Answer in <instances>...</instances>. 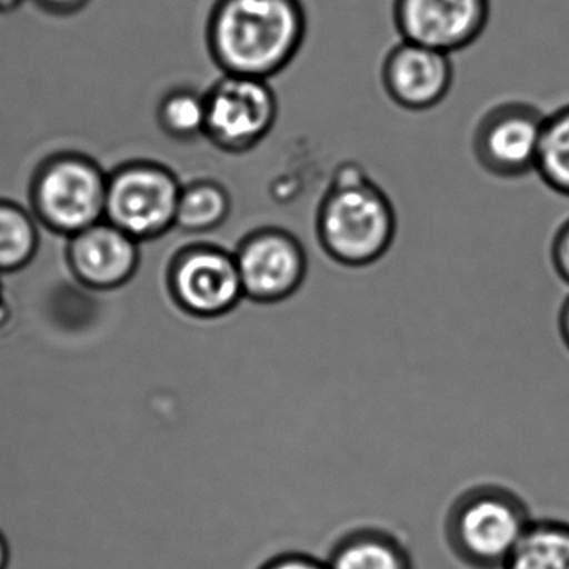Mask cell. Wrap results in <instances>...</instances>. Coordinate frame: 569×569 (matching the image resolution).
Returning a JSON list of instances; mask_svg holds the SVG:
<instances>
[{
    "label": "cell",
    "instance_id": "cell-1",
    "mask_svg": "<svg viewBox=\"0 0 569 569\" xmlns=\"http://www.w3.org/2000/svg\"><path fill=\"white\" fill-rule=\"evenodd\" d=\"M306 34L301 0H218L206 39L224 74L271 81L298 58Z\"/></svg>",
    "mask_w": 569,
    "mask_h": 569
},
{
    "label": "cell",
    "instance_id": "cell-2",
    "mask_svg": "<svg viewBox=\"0 0 569 569\" xmlns=\"http://www.w3.org/2000/svg\"><path fill=\"white\" fill-rule=\"evenodd\" d=\"M316 238L331 261L359 269L376 264L398 231L395 204L355 161L341 162L316 209Z\"/></svg>",
    "mask_w": 569,
    "mask_h": 569
},
{
    "label": "cell",
    "instance_id": "cell-3",
    "mask_svg": "<svg viewBox=\"0 0 569 569\" xmlns=\"http://www.w3.org/2000/svg\"><path fill=\"white\" fill-rule=\"evenodd\" d=\"M535 518L508 486L482 482L452 499L445 518L449 551L469 569H502Z\"/></svg>",
    "mask_w": 569,
    "mask_h": 569
},
{
    "label": "cell",
    "instance_id": "cell-4",
    "mask_svg": "<svg viewBox=\"0 0 569 569\" xmlns=\"http://www.w3.org/2000/svg\"><path fill=\"white\" fill-rule=\"evenodd\" d=\"M108 176L88 156H52L32 179L28 208L42 226L71 238L104 221Z\"/></svg>",
    "mask_w": 569,
    "mask_h": 569
},
{
    "label": "cell",
    "instance_id": "cell-5",
    "mask_svg": "<svg viewBox=\"0 0 569 569\" xmlns=\"http://www.w3.org/2000/svg\"><path fill=\"white\" fill-rule=\"evenodd\" d=\"M181 188L164 166L128 162L108 176L104 219L136 241L161 238L174 229Z\"/></svg>",
    "mask_w": 569,
    "mask_h": 569
},
{
    "label": "cell",
    "instance_id": "cell-6",
    "mask_svg": "<svg viewBox=\"0 0 569 569\" xmlns=\"http://www.w3.org/2000/svg\"><path fill=\"white\" fill-rule=\"evenodd\" d=\"M204 96V138L226 154L251 152L278 121V96L264 79L224 74Z\"/></svg>",
    "mask_w": 569,
    "mask_h": 569
},
{
    "label": "cell",
    "instance_id": "cell-7",
    "mask_svg": "<svg viewBox=\"0 0 569 569\" xmlns=\"http://www.w3.org/2000/svg\"><path fill=\"white\" fill-rule=\"evenodd\" d=\"M234 258L244 298L252 305L272 306L292 298L308 276L301 239L279 226H259L242 234Z\"/></svg>",
    "mask_w": 569,
    "mask_h": 569
},
{
    "label": "cell",
    "instance_id": "cell-8",
    "mask_svg": "<svg viewBox=\"0 0 569 569\" xmlns=\"http://www.w3.org/2000/svg\"><path fill=\"white\" fill-rule=\"evenodd\" d=\"M545 118L541 109L525 101L489 108L472 131V156L479 168L498 179H519L535 172Z\"/></svg>",
    "mask_w": 569,
    "mask_h": 569
},
{
    "label": "cell",
    "instance_id": "cell-9",
    "mask_svg": "<svg viewBox=\"0 0 569 569\" xmlns=\"http://www.w3.org/2000/svg\"><path fill=\"white\" fill-rule=\"evenodd\" d=\"M234 248L219 239H208L192 244L176 259L172 289L192 315H228L244 301Z\"/></svg>",
    "mask_w": 569,
    "mask_h": 569
},
{
    "label": "cell",
    "instance_id": "cell-10",
    "mask_svg": "<svg viewBox=\"0 0 569 569\" xmlns=\"http://www.w3.org/2000/svg\"><path fill=\"white\" fill-rule=\"evenodd\" d=\"M491 0H392L401 41L451 56L471 48L488 28Z\"/></svg>",
    "mask_w": 569,
    "mask_h": 569
},
{
    "label": "cell",
    "instance_id": "cell-11",
    "mask_svg": "<svg viewBox=\"0 0 569 569\" xmlns=\"http://www.w3.org/2000/svg\"><path fill=\"white\" fill-rule=\"evenodd\" d=\"M455 82L451 56L415 42L399 41L382 59L381 84L392 104L409 112L435 109Z\"/></svg>",
    "mask_w": 569,
    "mask_h": 569
},
{
    "label": "cell",
    "instance_id": "cell-12",
    "mask_svg": "<svg viewBox=\"0 0 569 569\" xmlns=\"http://www.w3.org/2000/svg\"><path fill=\"white\" fill-rule=\"evenodd\" d=\"M141 244L109 221H101L69 239V258L81 281L92 288H116L138 268Z\"/></svg>",
    "mask_w": 569,
    "mask_h": 569
},
{
    "label": "cell",
    "instance_id": "cell-13",
    "mask_svg": "<svg viewBox=\"0 0 569 569\" xmlns=\"http://www.w3.org/2000/svg\"><path fill=\"white\" fill-rule=\"evenodd\" d=\"M328 569H416L415 558L399 536L378 526L342 532L325 559Z\"/></svg>",
    "mask_w": 569,
    "mask_h": 569
},
{
    "label": "cell",
    "instance_id": "cell-14",
    "mask_svg": "<svg viewBox=\"0 0 569 569\" xmlns=\"http://www.w3.org/2000/svg\"><path fill=\"white\" fill-rule=\"evenodd\" d=\"M232 214L231 192L221 182L198 179L182 186L174 228L192 236H216Z\"/></svg>",
    "mask_w": 569,
    "mask_h": 569
},
{
    "label": "cell",
    "instance_id": "cell-15",
    "mask_svg": "<svg viewBox=\"0 0 569 569\" xmlns=\"http://www.w3.org/2000/svg\"><path fill=\"white\" fill-rule=\"evenodd\" d=\"M502 569H569V522L535 519Z\"/></svg>",
    "mask_w": 569,
    "mask_h": 569
},
{
    "label": "cell",
    "instance_id": "cell-16",
    "mask_svg": "<svg viewBox=\"0 0 569 569\" xmlns=\"http://www.w3.org/2000/svg\"><path fill=\"white\" fill-rule=\"evenodd\" d=\"M41 229L28 204L0 199V272L14 271L38 251Z\"/></svg>",
    "mask_w": 569,
    "mask_h": 569
},
{
    "label": "cell",
    "instance_id": "cell-17",
    "mask_svg": "<svg viewBox=\"0 0 569 569\" xmlns=\"http://www.w3.org/2000/svg\"><path fill=\"white\" fill-rule=\"evenodd\" d=\"M535 174L546 188L569 198V104L546 114Z\"/></svg>",
    "mask_w": 569,
    "mask_h": 569
},
{
    "label": "cell",
    "instance_id": "cell-18",
    "mask_svg": "<svg viewBox=\"0 0 569 569\" xmlns=\"http://www.w3.org/2000/svg\"><path fill=\"white\" fill-rule=\"evenodd\" d=\"M158 124L179 141L204 136L206 96L186 88L168 92L158 106Z\"/></svg>",
    "mask_w": 569,
    "mask_h": 569
},
{
    "label": "cell",
    "instance_id": "cell-19",
    "mask_svg": "<svg viewBox=\"0 0 569 569\" xmlns=\"http://www.w3.org/2000/svg\"><path fill=\"white\" fill-rule=\"evenodd\" d=\"M256 569H328L325 559L305 551H282L269 556Z\"/></svg>",
    "mask_w": 569,
    "mask_h": 569
},
{
    "label": "cell",
    "instance_id": "cell-20",
    "mask_svg": "<svg viewBox=\"0 0 569 569\" xmlns=\"http://www.w3.org/2000/svg\"><path fill=\"white\" fill-rule=\"evenodd\" d=\"M551 262L559 279L569 286V218L556 229L552 236Z\"/></svg>",
    "mask_w": 569,
    "mask_h": 569
},
{
    "label": "cell",
    "instance_id": "cell-21",
    "mask_svg": "<svg viewBox=\"0 0 569 569\" xmlns=\"http://www.w3.org/2000/svg\"><path fill=\"white\" fill-rule=\"evenodd\" d=\"M36 2L51 14L69 16L81 11L89 0H36Z\"/></svg>",
    "mask_w": 569,
    "mask_h": 569
},
{
    "label": "cell",
    "instance_id": "cell-22",
    "mask_svg": "<svg viewBox=\"0 0 569 569\" xmlns=\"http://www.w3.org/2000/svg\"><path fill=\"white\" fill-rule=\"evenodd\" d=\"M558 329L559 336H561L562 342H565L569 351V296L562 301L561 308H559Z\"/></svg>",
    "mask_w": 569,
    "mask_h": 569
},
{
    "label": "cell",
    "instance_id": "cell-23",
    "mask_svg": "<svg viewBox=\"0 0 569 569\" xmlns=\"http://www.w3.org/2000/svg\"><path fill=\"white\" fill-rule=\"evenodd\" d=\"M9 566V549L6 545L4 538L0 536V569H8Z\"/></svg>",
    "mask_w": 569,
    "mask_h": 569
},
{
    "label": "cell",
    "instance_id": "cell-24",
    "mask_svg": "<svg viewBox=\"0 0 569 569\" xmlns=\"http://www.w3.org/2000/svg\"><path fill=\"white\" fill-rule=\"evenodd\" d=\"M22 0H0V12L12 11V9L18 8Z\"/></svg>",
    "mask_w": 569,
    "mask_h": 569
},
{
    "label": "cell",
    "instance_id": "cell-25",
    "mask_svg": "<svg viewBox=\"0 0 569 569\" xmlns=\"http://www.w3.org/2000/svg\"><path fill=\"white\" fill-rule=\"evenodd\" d=\"M0 306H2V298H0Z\"/></svg>",
    "mask_w": 569,
    "mask_h": 569
}]
</instances>
